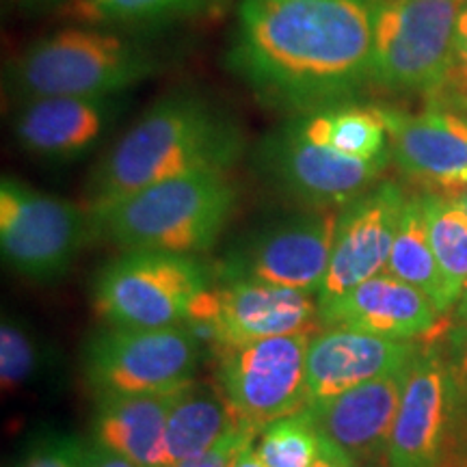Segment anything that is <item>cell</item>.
Masks as SVG:
<instances>
[{"instance_id": "cell-1", "label": "cell", "mask_w": 467, "mask_h": 467, "mask_svg": "<svg viewBox=\"0 0 467 467\" xmlns=\"http://www.w3.org/2000/svg\"><path fill=\"white\" fill-rule=\"evenodd\" d=\"M375 0H241L227 67L268 107L342 104L370 80Z\"/></svg>"}, {"instance_id": "cell-2", "label": "cell", "mask_w": 467, "mask_h": 467, "mask_svg": "<svg viewBox=\"0 0 467 467\" xmlns=\"http://www.w3.org/2000/svg\"><path fill=\"white\" fill-rule=\"evenodd\" d=\"M243 151L236 121L192 93L150 107L93 169L89 214L148 186L191 173L225 171Z\"/></svg>"}, {"instance_id": "cell-3", "label": "cell", "mask_w": 467, "mask_h": 467, "mask_svg": "<svg viewBox=\"0 0 467 467\" xmlns=\"http://www.w3.org/2000/svg\"><path fill=\"white\" fill-rule=\"evenodd\" d=\"M236 206L225 171L191 173L148 186L91 213L93 234L124 251L203 254L217 243Z\"/></svg>"}, {"instance_id": "cell-4", "label": "cell", "mask_w": 467, "mask_h": 467, "mask_svg": "<svg viewBox=\"0 0 467 467\" xmlns=\"http://www.w3.org/2000/svg\"><path fill=\"white\" fill-rule=\"evenodd\" d=\"M159 69L148 46L107 26L76 25L33 42L16 63L14 83L35 98H110Z\"/></svg>"}, {"instance_id": "cell-5", "label": "cell", "mask_w": 467, "mask_h": 467, "mask_svg": "<svg viewBox=\"0 0 467 467\" xmlns=\"http://www.w3.org/2000/svg\"><path fill=\"white\" fill-rule=\"evenodd\" d=\"M208 288L210 273L195 255L134 249L98 273L93 303L110 327L162 329L184 325Z\"/></svg>"}, {"instance_id": "cell-6", "label": "cell", "mask_w": 467, "mask_h": 467, "mask_svg": "<svg viewBox=\"0 0 467 467\" xmlns=\"http://www.w3.org/2000/svg\"><path fill=\"white\" fill-rule=\"evenodd\" d=\"M463 0H375L370 83L389 91H431L448 83Z\"/></svg>"}, {"instance_id": "cell-7", "label": "cell", "mask_w": 467, "mask_h": 467, "mask_svg": "<svg viewBox=\"0 0 467 467\" xmlns=\"http://www.w3.org/2000/svg\"><path fill=\"white\" fill-rule=\"evenodd\" d=\"M93 236L91 214L16 178L0 182V249L14 271L35 282L66 275Z\"/></svg>"}, {"instance_id": "cell-8", "label": "cell", "mask_w": 467, "mask_h": 467, "mask_svg": "<svg viewBox=\"0 0 467 467\" xmlns=\"http://www.w3.org/2000/svg\"><path fill=\"white\" fill-rule=\"evenodd\" d=\"M197 364L200 337L189 325L110 327L85 348L87 381L100 396L178 392L192 383Z\"/></svg>"}, {"instance_id": "cell-9", "label": "cell", "mask_w": 467, "mask_h": 467, "mask_svg": "<svg viewBox=\"0 0 467 467\" xmlns=\"http://www.w3.org/2000/svg\"><path fill=\"white\" fill-rule=\"evenodd\" d=\"M389 156L358 159L320 139L301 113L273 130L260 145V167L268 178L307 206L342 208L370 191Z\"/></svg>"}, {"instance_id": "cell-10", "label": "cell", "mask_w": 467, "mask_h": 467, "mask_svg": "<svg viewBox=\"0 0 467 467\" xmlns=\"http://www.w3.org/2000/svg\"><path fill=\"white\" fill-rule=\"evenodd\" d=\"M312 336L290 334L219 348V379L238 418L265 429L307 407Z\"/></svg>"}, {"instance_id": "cell-11", "label": "cell", "mask_w": 467, "mask_h": 467, "mask_svg": "<svg viewBox=\"0 0 467 467\" xmlns=\"http://www.w3.org/2000/svg\"><path fill=\"white\" fill-rule=\"evenodd\" d=\"M340 208H323L266 227L223 262L221 282L282 285L318 299L334 254Z\"/></svg>"}, {"instance_id": "cell-12", "label": "cell", "mask_w": 467, "mask_h": 467, "mask_svg": "<svg viewBox=\"0 0 467 467\" xmlns=\"http://www.w3.org/2000/svg\"><path fill=\"white\" fill-rule=\"evenodd\" d=\"M317 320H320V307L314 295L232 279L202 292L184 325L202 329L219 350L275 336L307 334Z\"/></svg>"}, {"instance_id": "cell-13", "label": "cell", "mask_w": 467, "mask_h": 467, "mask_svg": "<svg viewBox=\"0 0 467 467\" xmlns=\"http://www.w3.org/2000/svg\"><path fill=\"white\" fill-rule=\"evenodd\" d=\"M457 416L459 396L448 359L433 347L418 348L389 435V467H441Z\"/></svg>"}, {"instance_id": "cell-14", "label": "cell", "mask_w": 467, "mask_h": 467, "mask_svg": "<svg viewBox=\"0 0 467 467\" xmlns=\"http://www.w3.org/2000/svg\"><path fill=\"white\" fill-rule=\"evenodd\" d=\"M407 197L399 184L381 182L340 208L334 254L318 307L368 279L388 273Z\"/></svg>"}, {"instance_id": "cell-15", "label": "cell", "mask_w": 467, "mask_h": 467, "mask_svg": "<svg viewBox=\"0 0 467 467\" xmlns=\"http://www.w3.org/2000/svg\"><path fill=\"white\" fill-rule=\"evenodd\" d=\"M409 366L411 361L334 399L309 402L320 437L340 448L350 461L388 457Z\"/></svg>"}, {"instance_id": "cell-16", "label": "cell", "mask_w": 467, "mask_h": 467, "mask_svg": "<svg viewBox=\"0 0 467 467\" xmlns=\"http://www.w3.org/2000/svg\"><path fill=\"white\" fill-rule=\"evenodd\" d=\"M411 340H394L344 327H327L307 350V399H334L358 385L399 370L413 359ZM307 402V405H309Z\"/></svg>"}, {"instance_id": "cell-17", "label": "cell", "mask_w": 467, "mask_h": 467, "mask_svg": "<svg viewBox=\"0 0 467 467\" xmlns=\"http://www.w3.org/2000/svg\"><path fill=\"white\" fill-rule=\"evenodd\" d=\"M389 154L402 171L443 189L467 186V119L452 110L402 113L381 109Z\"/></svg>"}, {"instance_id": "cell-18", "label": "cell", "mask_w": 467, "mask_h": 467, "mask_svg": "<svg viewBox=\"0 0 467 467\" xmlns=\"http://www.w3.org/2000/svg\"><path fill=\"white\" fill-rule=\"evenodd\" d=\"M440 312L433 301L392 273H381L320 306V323L327 327L358 329L394 340H413L429 334Z\"/></svg>"}, {"instance_id": "cell-19", "label": "cell", "mask_w": 467, "mask_h": 467, "mask_svg": "<svg viewBox=\"0 0 467 467\" xmlns=\"http://www.w3.org/2000/svg\"><path fill=\"white\" fill-rule=\"evenodd\" d=\"M113 113L110 98H35L17 113L14 130L28 154L69 162L100 141Z\"/></svg>"}, {"instance_id": "cell-20", "label": "cell", "mask_w": 467, "mask_h": 467, "mask_svg": "<svg viewBox=\"0 0 467 467\" xmlns=\"http://www.w3.org/2000/svg\"><path fill=\"white\" fill-rule=\"evenodd\" d=\"M184 389V388H182ZM178 392L100 396L96 441L137 467H171L167 457V422Z\"/></svg>"}, {"instance_id": "cell-21", "label": "cell", "mask_w": 467, "mask_h": 467, "mask_svg": "<svg viewBox=\"0 0 467 467\" xmlns=\"http://www.w3.org/2000/svg\"><path fill=\"white\" fill-rule=\"evenodd\" d=\"M241 422L225 396L206 388L186 385L180 389L167 422V457L171 467L213 451ZM244 422V420H243Z\"/></svg>"}, {"instance_id": "cell-22", "label": "cell", "mask_w": 467, "mask_h": 467, "mask_svg": "<svg viewBox=\"0 0 467 467\" xmlns=\"http://www.w3.org/2000/svg\"><path fill=\"white\" fill-rule=\"evenodd\" d=\"M388 273H392L400 282L413 285L429 296L440 314L452 307L451 299H448L446 279H443L433 244H431L424 197L407 200L405 208H402Z\"/></svg>"}, {"instance_id": "cell-23", "label": "cell", "mask_w": 467, "mask_h": 467, "mask_svg": "<svg viewBox=\"0 0 467 467\" xmlns=\"http://www.w3.org/2000/svg\"><path fill=\"white\" fill-rule=\"evenodd\" d=\"M306 124L344 154L358 159H379L389 154L388 126L381 109H361L350 104H331L301 113Z\"/></svg>"}, {"instance_id": "cell-24", "label": "cell", "mask_w": 467, "mask_h": 467, "mask_svg": "<svg viewBox=\"0 0 467 467\" xmlns=\"http://www.w3.org/2000/svg\"><path fill=\"white\" fill-rule=\"evenodd\" d=\"M431 244L446 279L448 299L454 306L467 284V210L457 197L424 195Z\"/></svg>"}, {"instance_id": "cell-25", "label": "cell", "mask_w": 467, "mask_h": 467, "mask_svg": "<svg viewBox=\"0 0 467 467\" xmlns=\"http://www.w3.org/2000/svg\"><path fill=\"white\" fill-rule=\"evenodd\" d=\"M208 0H67L63 16L87 26H128L200 14Z\"/></svg>"}, {"instance_id": "cell-26", "label": "cell", "mask_w": 467, "mask_h": 467, "mask_svg": "<svg viewBox=\"0 0 467 467\" xmlns=\"http://www.w3.org/2000/svg\"><path fill=\"white\" fill-rule=\"evenodd\" d=\"M320 441L317 422L306 407L265 426L255 446L265 467H312L320 452Z\"/></svg>"}, {"instance_id": "cell-27", "label": "cell", "mask_w": 467, "mask_h": 467, "mask_svg": "<svg viewBox=\"0 0 467 467\" xmlns=\"http://www.w3.org/2000/svg\"><path fill=\"white\" fill-rule=\"evenodd\" d=\"M42 368V348L26 325L5 317L0 327V381L5 389H16L33 381Z\"/></svg>"}, {"instance_id": "cell-28", "label": "cell", "mask_w": 467, "mask_h": 467, "mask_svg": "<svg viewBox=\"0 0 467 467\" xmlns=\"http://www.w3.org/2000/svg\"><path fill=\"white\" fill-rule=\"evenodd\" d=\"M85 451L76 437L46 435L28 451L22 467H83Z\"/></svg>"}, {"instance_id": "cell-29", "label": "cell", "mask_w": 467, "mask_h": 467, "mask_svg": "<svg viewBox=\"0 0 467 467\" xmlns=\"http://www.w3.org/2000/svg\"><path fill=\"white\" fill-rule=\"evenodd\" d=\"M258 435L260 429H255V426H251L241 420V422L234 426L230 433L213 448V451H208L206 454H202V457L186 461V463H180L175 467H230L234 457H236V452L241 451L249 440H254V437Z\"/></svg>"}, {"instance_id": "cell-30", "label": "cell", "mask_w": 467, "mask_h": 467, "mask_svg": "<svg viewBox=\"0 0 467 467\" xmlns=\"http://www.w3.org/2000/svg\"><path fill=\"white\" fill-rule=\"evenodd\" d=\"M459 396V413L467 416V307H459V323L451 331V358H448Z\"/></svg>"}, {"instance_id": "cell-31", "label": "cell", "mask_w": 467, "mask_h": 467, "mask_svg": "<svg viewBox=\"0 0 467 467\" xmlns=\"http://www.w3.org/2000/svg\"><path fill=\"white\" fill-rule=\"evenodd\" d=\"M448 80L457 83L459 87L467 89V0L461 3L457 26H454V39H452V63Z\"/></svg>"}, {"instance_id": "cell-32", "label": "cell", "mask_w": 467, "mask_h": 467, "mask_svg": "<svg viewBox=\"0 0 467 467\" xmlns=\"http://www.w3.org/2000/svg\"><path fill=\"white\" fill-rule=\"evenodd\" d=\"M83 467H137L132 461L121 457L119 452L110 451V448L102 446V443H93L85 451Z\"/></svg>"}, {"instance_id": "cell-33", "label": "cell", "mask_w": 467, "mask_h": 467, "mask_svg": "<svg viewBox=\"0 0 467 467\" xmlns=\"http://www.w3.org/2000/svg\"><path fill=\"white\" fill-rule=\"evenodd\" d=\"M320 440H323V437H320ZM347 465H348V457L340 451V448H336L334 443L327 440L320 441V452L312 467H347Z\"/></svg>"}, {"instance_id": "cell-34", "label": "cell", "mask_w": 467, "mask_h": 467, "mask_svg": "<svg viewBox=\"0 0 467 467\" xmlns=\"http://www.w3.org/2000/svg\"><path fill=\"white\" fill-rule=\"evenodd\" d=\"M255 440H258V437H254V440L244 443L241 451L236 452V457H234L230 467H265L258 452V446H255Z\"/></svg>"}, {"instance_id": "cell-35", "label": "cell", "mask_w": 467, "mask_h": 467, "mask_svg": "<svg viewBox=\"0 0 467 467\" xmlns=\"http://www.w3.org/2000/svg\"><path fill=\"white\" fill-rule=\"evenodd\" d=\"M347 467H389L388 457H379V459H366V461H350Z\"/></svg>"}, {"instance_id": "cell-36", "label": "cell", "mask_w": 467, "mask_h": 467, "mask_svg": "<svg viewBox=\"0 0 467 467\" xmlns=\"http://www.w3.org/2000/svg\"><path fill=\"white\" fill-rule=\"evenodd\" d=\"M16 5H20V7L25 9H31V7H42V5L50 3V0H14Z\"/></svg>"}, {"instance_id": "cell-37", "label": "cell", "mask_w": 467, "mask_h": 467, "mask_svg": "<svg viewBox=\"0 0 467 467\" xmlns=\"http://www.w3.org/2000/svg\"><path fill=\"white\" fill-rule=\"evenodd\" d=\"M457 202L467 210V186L465 189H461V195H457Z\"/></svg>"}, {"instance_id": "cell-38", "label": "cell", "mask_w": 467, "mask_h": 467, "mask_svg": "<svg viewBox=\"0 0 467 467\" xmlns=\"http://www.w3.org/2000/svg\"><path fill=\"white\" fill-rule=\"evenodd\" d=\"M461 306L459 307H467V284H465V288H463V295H461Z\"/></svg>"}, {"instance_id": "cell-39", "label": "cell", "mask_w": 467, "mask_h": 467, "mask_svg": "<svg viewBox=\"0 0 467 467\" xmlns=\"http://www.w3.org/2000/svg\"><path fill=\"white\" fill-rule=\"evenodd\" d=\"M465 467H467V465H465Z\"/></svg>"}]
</instances>
